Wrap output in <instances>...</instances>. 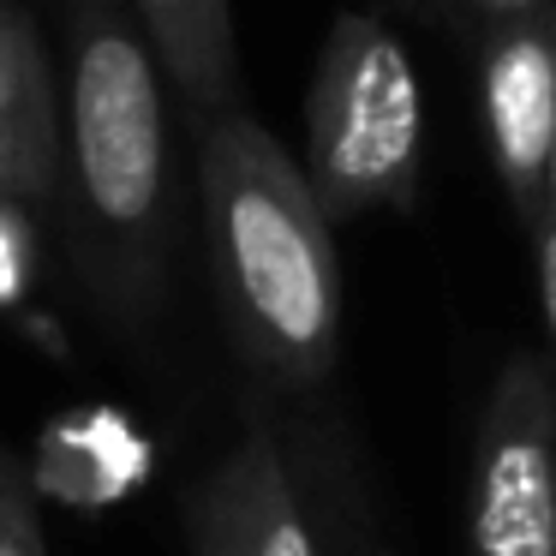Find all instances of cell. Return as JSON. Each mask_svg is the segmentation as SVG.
Here are the masks:
<instances>
[{
    "mask_svg": "<svg viewBox=\"0 0 556 556\" xmlns=\"http://www.w3.org/2000/svg\"><path fill=\"white\" fill-rule=\"evenodd\" d=\"M198 216L233 359L252 383L293 395L341 365V257L300 162L228 109L198 126Z\"/></svg>",
    "mask_w": 556,
    "mask_h": 556,
    "instance_id": "1",
    "label": "cell"
},
{
    "mask_svg": "<svg viewBox=\"0 0 556 556\" xmlns=\"http://www.w3.org/2000/svg\"><path fill=\"white\" fill-rule=\"evenodd\" d=\"M61 13V198L97 300L144 324L168 288V121L162 66L132 0H54Z\"/></svg>",
    "mask_w": 556,
    "mask_h": 556,
    "instance_id": "2",
    "label": "cell"
},
{
    "mask_svg": "<svg viewBox=\"0 0 556 556\" xmlns=\"http://www.w3.org/2000/svg\"><path fill=\"white\" fill-rule=\"evenodd\" d=\"M419 156H425V102L413 54L401 49L383 13L329 18L324 49L305 90V186L324 222H353L365 210L407 216L419 204Z\"/></svg>",
    "mask_w": 556,
    "mask_h": 556,
    "instance_id": "3",
    "label": "cell"
},
{
    "mask_svg": "<svg viewBox=\"0 0 556 556\" xmlns=\"http://www.w3.org/2000/svg\"><path fill=\"white\" fill-rule=\"evenodd\" d=\"M467 556H556V377L508 353L491 377L467 472Z\"/></svg>",
    "mask_w": 556,
    "mask_h": 556,
    "instance_id": "4",
    "label": "cell"
},
{
    "mask_svg": "<svg viewBox=\"0 0 556 556\" xmlns=\"http://www.w3.org/2000/svg\"><path fill=\"white\" fill-rule=\"evenodd\" d=\"M192 556H324L305 491L264 401H245L240 437L186 496Z\"/></svg>",
    "mask_w": 556,
    "mask_h": 556,
    "instance_id": "5",
    "label": "cell"
},
{
    "mask_svg": "<svg viewBox=\"0 0 556 556\" xmlns=\"http://www.w3.org/2000/svg\"><path fill=\"white\" fill-rule=\"evenodd\" d=\"M479 109L496 186L515 222L532 233L544 216L556 138V13L479 42Z\"/></svg>",
    "mask_w": 556,
    "mask_h": 556,
    "instance_id": "6",
    "label": "cell"
},
{
    "mask_svg": "<svg viewBox=\"0 0 556 556\" xmlns=\"http://www.w3.org/2000/svg\"><path fill=\"white\" fill-rule=\"evenodd\" d=\"M61 73L42 49L37 18L0 0V198H61Z\"/></svg>",
    "mask_w": 556,
    "mask_h": 556,
    "instance_id": "7",
    "label": "cell"
},
{
    "mask_svg": "<svg viewBox=\"0 0 556 556\" xmlns=\"http://www.w3.org/2000/svg\"><path fill=\"white\" fill-rule=\"evenodd\" d=\"M156 66L174 78L192 132L216 114L245 109L240 97V37H233V0H132Z\"/></svg>",
    "mask_w": 556,
    "mask_h": 556,
    "instance_id": "8",
    "label": "cell"
},
{
    "mask_svg": "<svg viewBox=\"0 0 556 556\" xmlns=\"http://www.w3.org/2000/svg\"><path fill=\"white\" fill-rule=\"evenodd\" d=\"M0 556H49L42 544V520L30 503V484L18 472V460L0 448Z\"/></svg>",
    "mask_w": 556,
    "mask_h": 556,
    "instance_id": "9",
    "label": "cell"
},
{
    "mask_svg": "<svg viewBox=\"0 0 556 556\" xmlns=\"http://www.w3.org/2000/svg\"><path fill=\"white\" fill-rule=\"evenodd\" d=\"M37 281V240H30L25 204L0 198V312H18Z\"/></svg>",
    "mask_w": 556,
    "mask_h": 556,
    "instance_id": "10",
    "label": "cell"
},
{
    "mask_svg": "<svg viewBox=\"0 0 556 556\" xmlns=\"http://www.w3.org/2000/svg\"><path fill=\"white\" fill-rule=\"evenodd\" d=\"M551 13H556V0H460V30L479 49V42L503 37V30H520V25H539Z\"/></svg>",
    "mask_w": 556,
    "mask_h": 556,
    "instance_id": "11",
    "label": "cell"
},
{
    "mask_svg": "<svg viewBox=\"0 0 556 556\" xmlns=\"http://www.w3.org/2000/svg\"><path fill=\"white\" fill-rule=\"evenodd\" d=\"M532 264H539V312H544V365L556 377V204H544L532 228Z\"/></svg>",
    "mask_w": 556,
    "mask_h": 556,
    "instance_id": "12",
    "label": "cell"
},
{
    "mask_svg": "<svg viewBox=\"0 0 556 556\" xmlns=\"http://www.w3.org/2000/svg\"><path fill=\"white\" fill-rule=\"evenodd\" d=\"M401 7H407L413 18H425V25H437V30L467 42V30H460V0H401Z\"/></svg>",
    "mask_w": 556,
    "mask_h": 556,
    "instance_id": "13",
    "label": "cell"
},
{
    "mask_svg": "<svg viewBox=\"0 0 556 556\" xmlns=\"http://www.w3.org/2000/svg\"><path fill=\"white\" fill-rule=\"evenodd\" d=\"M544 204H556V138H551V186H544Z\"/></svg>",
    "mask_w": 556,
    "mask_h": 556,
    "instance_id": "14",
    "label": "cell"
},
{
    "mask_svg": "<svg viewBox=\"0 0 556 556\" xmlns=\"http://www.w3.org/2000/svg\"><path fill=\"white\" fill-rule=\"evenodd\" d=\"M353 556H377V551H371V544H359V551H353Z\"/></svg>",
    "mask_w": 556,
    "mask_h": 556,
    "instance_id": "15",
    "label": "cell"
}]
</instances>
